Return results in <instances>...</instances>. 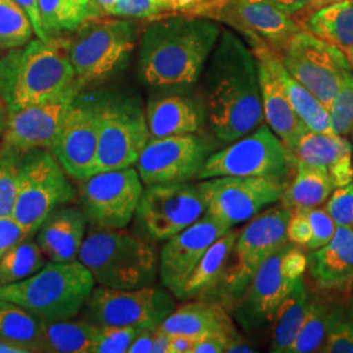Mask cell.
I'll list each match as a JSON object with an SVG mask.
<instances>
[{"label": "cell", "mask_w": 353, "mask_h": 353, "mask_svg": "<svg viewBox=\"0 0 353 353\" xmlns=\"http://www.w3.org/2000/svg\"><path fill=\"white\" fill-rule=\"evenodd\" d=\"M199 80V101L219 141L229 144L263 123L256 61L237 33L221 29Z\"/></svg>", "instance_id": "cell-1"}, {"label": "cell", "mask_w": 353, "mask_h": 353, "mask_svg": "<svg viewBox=\"0 0 353 353\" xmlns=\"http://www.w3.org/2000/svg\"><path fill=\"white\" fill-rule=\"evenodd\" d=\"M220 33L214 19L202 16L153 19L140 38V80L151 88L188 90L199 81Z\"/></svg>", "instance_id": "cell-2"}, {"label": "cell", "mask_w": 353, "mask_h": 353, "mask_svg": "<svg viewBox=\"0 0 353 353\" xmlns=\"http://www.w3.org/2000/svg\"><path fill=\"white\" fill-rule=\"evenodd\" d=\"M72 89L80 87L64 37L30 39L0 58V96L8 112L55 100Z\"/></svg>", "instance_id": "cell-3"}, {"label": "cell", "mask_w": 353, "mask_h": 353, "mask_svg": "<svg viewBox=\"0 0 353 353\" xmlns=\"http://www.w3.org/2000/svg\"><path fill=\"white\" fill-rule=\"evenodd\" d=\"M77 259L101 287L137 290L153 285L159 275L154 245L125 229L92 227Z\"/></svg>", "instance_id": "cell-4"}, {"label": "cell", "mask_w": 353, "mask_h": 353, "mask_svg": "<svg viewBox=\"0 0 353 353\" xmlns=\"http://www.w3.org/2000/svg\"><path fill=\"white\" fill-rule=\"evenodd\" d=\"M94 284L79 259L49 262L32 276L0 287V300L17 303L42 321L70 319L85 307Z\"/></svg>", "instance_id": "cell-5"}, {"label": "cell", "mask_w": 353, "mask_h": 353, "mask_svg": "<svg viewBox=\"0 0 353 353\" xmlns=\"http://www.w3.org/2000/svg\"><path fill=\"white\" fill-rule=\"evenodd\" d=\"M138 24L132 19H93L64 37L76 84L84 89L119 74L135 49Z\"/></svg>", "instance_id": "cell-6"}, {"label": "cell", "mask_w": 353, "mask_h": 353, "mask_svg": "<svg viewBox=\"0 0 353 353\" xmlns=\"http://www.w3.org/2000/svg\"><path fill=\"white\" fill-rule=\"evenodd\" d=\"M296 168L294 153L270 127L262 123L245 137L229 143L225 148L212 152L196 179L223 176H261L288 185Z\"/></svg>", "instance_id": "cell-7"}, {"label": "cell", "mask_w": 353, "mask_h": 353, "mask_svg": "<svg viewBox=\"0 0 353 353\" xmlns=\"http://www.w3.org/2000/svg\"><path fill=\"white\" fill-rule=\"evenodd\" d=\"M292 210L281 203L265 208L249 220L239 236L228 259L227 268L217 288L223 301L233 305L248 290L254 274L265 259L281 249L287 240V224Z\"/></svg>", "instance_id": "cell-8"}, {"label": "cell", "mask_w": 353, "mask_h": 353, "mask_svg": "<svg viewBox=\"0 0 353 353\" xmlns=\"http://www.w3.org/2000/svg\"><path fill=\"white\" fill-rule=\"evenodd\" d=\"M75 196L68 174L49 150H32L21 154L12 217L28 237L37 232L55 208L72 202Z\"/></svg>", "instance_id": "cell-9"}, {"label": "cell", "mask_w": 353, "mask_h": 353, "mask_svg": "<svg viewBox=\"0 0 353 353\" xmlns=\"http://www.w3.org/2000/svg\"><path fill=\"white\" fill-rule=\"evenodd\" d=\"M306 265L305 250L290 242L270 255L254 274L243 296L232 305L241 327L254 331L272 323L280 303L297 279L305 275Z\"/></svg>", "instance_id": "cell-10"}, {"label": "cell", "mask_w": 353, "mask_h": 353, "mask_svg": "<svg viewBox=\"0 0 353 353\" xmlns=\"http://www.w3.org/2000/svg\"><path fill=\"white\" fill-rule=\"evenodd\" d=\"M145 112L125 94H101L96 173L137 164L150 140Z\"/></svg>", "instance_id": "cell-11"}, {"label": "cell", "mask_w": 353, "mask_h": 353, "mask_svg": "<svg viewBox=\"0 0 353 353\" xmlns=\"http://www.w3.org/2000/svg\"><path fill=\"white\" fill-rule=\"evenodd\" d=\"M205 214L198 183L176 182L145 186L134 214L137 234L165 242Z\"/></svg>", "instance_id": "cell-12"}, {"label": "cell", "mask_w": 353, "mask_h": 353, "mask_svg": "<svg viewBox=\"0 0 353 353\" xmlns=\"http://www.w3.org/2000/svg\"><path fill=\"white\" fill-rule=\"evenodd\" d=\"M87 319L99 327L157 328L176 309L168 290L143 287L114 290L94 287L85 305Z\"/></svg>", "instance_id": "cell-13"}, {"label": "cell", "mask_w": 353, "mask_h": 353, "mask_svg": "<svg viewBox=\"0 0 353 353\" xmlns=\"http://www.w3.org/2000/svg\"><path fill=\"white\" fill-rule=\"evenodd\" d=\"M279 55L290 75L326 108L335 99L343 80L352 72L343 50L303 29L290 38Z\"/></svg>", "instance_id": "cell-14"}, {"label": "cell", "mask_w": 353, "mask_h": 353, "mask_svg": "<svg viewBox=\"0 0 353 353\" xmlns=\"http://www.w3.org/2000/svg\"><path fill=\"white\" fill-rule=\"evenodd\" d=\"M143 190L132 166L99 172L81 181L80 207L92 227L125 229L134 219Z\"/></svg>", "instance_id": "cell-15"}, {"label": "cell", "mask_w": 353, "mask_h": 353, "mask_svg": "<svg viewBox=\"0 0 353 353\" xmlns=\"http://www.w3.org/2000/svg\"><path fill=\"white\" fill-rule=\"evenodd\" d=\"M287 186L261 176H214L198 182L205 214L229 228L252 220L278 203Z\"/></svg>", "instance_id": "cell-16"}, {"label": "cell", "mask_w": 353, "mask_h": 353, "mask_svg": "<svg viewBox=\"0 0 353 353\" xmlns=\"http://www.w3.org/2000/svg\"><path fill=\"white\" fill-rule=\"evenodd\" d=\"M101 93H79L49 151L68 176L83 181L96 173Z\"/></svg>", "instance_id": "cell-17"}, {"label": "cell", "mask_w": 353, "mask_h": 353, "mask_svg": "<svg viewBox=\"0 0 353 353\" xmlns=\"http://www.w3.org/2000/svg\"><path fill=\"white\" fill-rule=\"evenodd\" d=\"M210 140L198 134L150 138L135 164L144 186L196 179L212 153Z\"/></svg>", "instance_id": "cell-18"}, {"label": "cell", "mask_w": 353, "mask_h": 353, "mask_svg": "<svg viewBox=\"0 0 353 353\" xmlns=\"http://www.w3.org/2000/svg\"><path fill=\"white\" fill-rule=\"evenodd\" d=\"M230 229L205 214L190 227L165 241L159 254V278L165 290L178 299L186 279L203 254Z\"/></svg>", "instance_id": "cell-19"}, {"label": "cell", "mask_w": 353, "mask_h": 353, "mask_svg": "<svg viewBox=\"0 0 353 353\" xmlns=\"http://www.w3.org/2000/svg\"><path fill=\"white\" fill-rule=\"evenodd\" d=\"M80 92V89H72L55 100L8 112L0 147L20 153L32 150H50Z\"/></svg>", "instance_id": "cell-20"}, {"label": "cell", "mask_w": 353, "mask_h": 353, "mask_svg": "<svg viewBox=\"0 0 353 353\" xmlns=\"http://www.w3.org/2000/svg\"><path fill=\"white\" fill-rule=\"evenodd\" d=\"M242 37L258 38L280 54L301 26L271 0H225L217 13Z\"/></svg>", "instance_id": "cell-21"}, {"label": "cell", "mask_w": 353, "mask_h": 353, "mask_svg": "<svg viewBox=\"0 0 353 353\" xmlns=\"http://www.w3.org/2000/svg\"><path fill=\"white\" fill-rule=\"evenodd\" d=\"M309 292L348 297L353 287V228L336 227L325 246L306 254Z\"/></svg>", "instance_id": "cell-22"}, {"label": "cell", "mask_w": 353, "mask_h": 353, "mask_svg": "<svg viewBox=\"0 0 353 353\" xmlns=\"http://www.w3.org/2000/svg\"><path fill=\"white\" fill-rule=\"evenodd\" d=\"M150 99L145 121L151 138L198 134L205 122L199 99L186 94V90L168 89Z\"/></svg>", "instance_id": "cell-23"}, {"label": "cell", "mask_w": 353, "mask_h": 353, "mask_svg": "<svg viewBox=\"0 0 353 353\" xmlns=\"http://www.w3.org/2000/svg\"><path fill=\"white\" fill-rule=\"evenodd\" d=\"M293 153L297 163L325 172L335 188L353 182V144L345 137L307 130Z\"/></svg>", "instance_id": "cell-24"}, {"label": "cell", "mask_w": 353, "mask_h": 353, "mask_svg": "<svg viewBox=\"0 0 353 353\" xmlns=\"http://www.w3.org/2000/svg\"><path fill=\"white\" fill-rule=\"evenodd\" d=\"M88 224L81 207L63 204L55 208L38 228V246L49 262L77 261Z\"/></svg>", "instance_id": "cell-25"}, {"label": "cell", "mask_w": 353, "mask_h": 353, "mask_svg": "<svg viewBox=\"0 0 353 353\" xmlns=\"http://www.w3.org/2000/svg\"><path fill=\"white\" fill-rule=\"evenodd\" d=\"M256 61L267 65L284 89L297 115L310 131L332 132L330 128L327 108L316 96L290 75L276 51L258 38L245 39Z\"/></svg>", "instance_id": "cell-26"}, {"label": "cell", "mask_w": 353, "mask_h": 353, "mask_svg": "<svg viewBox=\"0 0 353 353\" xmlns=\"http://www.w3.org/2000/svg\"><path fill=\"white\" fill-rule=\"evenodd\" d=\"M256 67L265 125L293 152L300 138L309 128L297 115L284 89L267 65L256 61Z\"/></svg>", "instance_id": "cell-27"}, {"label": "cell", "mask_w": 353, "mask_h": 353, "mask_svg": "<svg viewBox=\"0 0 353 353\" xmlns=\"http://www.w3.org/2000/svg\"><path fill=\"white\" fill-rule=\"evenodd\" d=\"M159 327L169 335H186L195 339L214 332H237L223 303L204 300L176 306Z\"/></svg>", "instance_id": "cell-28"}, {"label": "cell", "mask_w": 353, "mask_h": 353, "mask_svg": "<svg viewBox=\"0 0 353 353\" xmlns=\"http://www.w3.org/2000/svg\"><path fill=\"white\" fill-rule=\"evenodd\" d=\"M237 236L239 232L232 228L207 249L198 265L191 271L189 278L186 279L178 297L179 300L190 301L202 299L203 294H207L219 287Z\"/></svg>", "instance_id": "cell-29"}, {"label": "cell", "mask_w": 353, "mask_h": 353, "mask_svg": "<svg viewBox=\"0 0 353 353\" xmlns=\"http://www.w3.org/2000/svg\"><path fill=\"white\" fill-rule=\"evenodd\" d=\"M42 29L48 38L65 37L105 13L94 0H37Z\"/></svg>", "instance_id": "cell-30"}, {"label": "cell", "mask_w": 353, "mask_h": 353, "mask_svg": "<svg viewBox=\"0 0 353 353\" xmlns=\"http://www.w3.org/2000/svg\"><path fill=\"white\" fill-rule=\"evenodd\" d=\"M310 292L305 279H297L287 297L280 303L272 321V353H290L292 344L303 326L307 313Z\"/></svg>", "instance_id": "cell-31"}, {"label": "cell", "mask_w": 353, "mask_h": 353, "mask_svg": "<svg viewBox=\"0 0 353 353\" xmlns=\"http://www.w3.org/2000/svg\"><path fill=\"white\" fill-rule=\"evenodd\" d=\"M306 32L345 50L353 48V0L331 3L303 19Z\"/></svg>", "instance_id": "cell-32"}, {"label": "cell", "mask_w": 353, "mask_h": 353, "mask_svg": "<svg viewBox=\"0 0 353 353\" xmlns=\"http://www.w3.org/2000/svg\"><path fill=\"white\" fill-rule=\"evenodd\" d=\"M99 331L88 319L43 321L42 352L92 353Z\"/></svg>", "instance_id": "cell-33"}, {"label": "cell", "mask_w": 353, "mask_h": 353, "mask_svg": "<svg viewBox=\"0 0 353 353\" xmlns=\"http://www.w3.org/2000/svg\"><path fill=\"white\" fill-rule=\"evenodd\" d=\"M347 297L322 292H310L307 313L290 353H319L335 309Z\"/></svg>", "instance_id": "cell-34"}, {"label": "cell", "mask_w": 353, "mask_h": 353, "mask_svg": "<svg viewBox=\"0 0 353 353\" xmlns=\"http://www.w3.org/2000/svg\"><path fill=\"white\" fill-rule=\"evenodd\" d=\"M43 321L17 303L0 300V341L24 353L42 352Z\"/></svg>", "instance_id": "cell-35"}, {"label": "cell", "mask_w": 353, "mask_h": 353, "mask_svg": "<svg viewBox=\"0 0 353 353\" xmlns=\"http://www.w3.org/2000/svg\"><path fill=\"white\" fill-rule=\"evenodd\" d=\"M334 189V183L325 172L297 163L296 172L283 191L280 203L290 210L316 208L326 203Z\"/></svg>", "instance_id": "cell-36"}, {"label": "cell", "mask_w": 353, "mask_h": 353, "mask_svg": "<svg viewBox=\"0 0 353 353\" xmlns=\"http://www.w3.org/2000/svg\"><path fill=\"white\" fill-rule=\"evenodd\" d=\"M46 265V256L37 241L26 237L17 242L0 259V287L32 276Z\"/></svg>", "instance_id": "cell-37"}, {"label": "cell", "mask_w": 353, "mask_h": 353, "mask_svg": "<svg viewBox=\"0 0 353 353\" xmlns=\"http://www.w3.org/2000/svg\"><path fill=\"white\" fill-rule=\"evenodd\" d=\"M34 29L26 11L13 0H0V51L24 46Z\"/></svg>", "instance_id": "cell-38"}, {"label": "cell", "mask_w": 353, "mask_h": 353, "mask_svg": "<svg viewBox=\"0 0 353 353\" xmlns=\"http://www.w3.org/2000/svg\"><path fill=\"white\" fill-rule=\"evenodd\" d=\"M20 152L0 147V217L12 216L19 188Z\"/></svg>", "instance_id": "cell-39"}, {"label": "cell", "mask_w": 353, "mask_h": 353, "mask_svg": "<svg viewBox=\"0 0 353 353\" xmlns=\"http://www.w3.org/2000/svg\"><path fill=\"white\" fill-rule=\"evenodd\" d=\"M327 110L331 131L341 137L350 135L353 125V72L343 80Z\"/></svg>", "instance_id": "cell-40"}, {"label": "cell", "mask_w": 353, "mask_h": 353, "mask_svg": "<svg viewBox=\"0 0 353 353\" xmlns=\"http://www.w3.org/2000/svg\"><path fill=\"white\" fill-rule=\"evenodd\" d=\"M347 299L338 303L319 353H353V325L345 310Z\"/></svg>", "instance_id": "cell-41"}, {"label": "cell", "mask_w": 353, "mask_h": 353, "mask_svg": "<svg viewBox=\"0 0 353 353\" xmlns=\"http://www.w3.org/2000/svg\"><path fill=\"white\" fill-rule=\"evenodd\" d=\"M141 328L100 327L92 353H126Z\"/></svg>", "instance_id": "cell-42"}, {"label": "cell", "mask_w": 353, "mask_h": 353, "mask_svg": "<svg viewBox=\"0 0 353 353\" xmlns=\"http://www.w3.org/2000/svg\"><path fill=\"white\" fill-rule=\"evenodd\" d=\"M336 227L353 228V182L335 188L323 207Z\"/></svg>", "instance_id": "cell-43"}, {"label": "cell", "mask_w": 353, "mask_h": 353, "mask_svg": "<svg viewBox=\"0 0 353 353\" xmlns=\"http://www.w3.org/2000/svg\"><path fill=\"white\" fill-rule=\"evenodd\" d=\"M305 211L312 228V239L303 248V250L305 252H313L325 246L334 237L336 224L331 219V216L326 212L325 208L316 207V208H307Z\"/></svg>", "instance_id": "cell-44"}, {"label": "cell", "mask_w": 353, "mask_h": 353, "mask_svg": "<svg viewBox=\"0 0 353 353\" xmlns=\"http://www.w3.org/2000/svg\"><path fill=\"white\" fill-rule=\"evenodd\" d=\"M109 16L122 19L164 17L161 0H117Z\"/></svg>", "instance_id": "cell-45"}, {"label": "cell", "mask_w": 353, "mask_h": 353, "mask_svg": "<svg viewBox=\"0 0 353 353\" xmlns=\"http://www.w3.org/2000/svg\"><path fill=\"white\" fill-rule=\"evenodd\" d=\"M312 239V228L309 224L306 211L303 208L292 210L287 224V240L293 245L305 248Z\"/></svg>", "instance_id": "cell-46"}, {"label": "cell", "mask_w": 353, "mask_h": 353, "mask_svg": "<svg viewBox=\"0 0 353 353\" xmlns=\"http://www.w3.org/2000/svg\"><path fill=\"white\" fill-rule=\"evenodd\" d=\"M26 237V230L20 227L12 216L0 217V259L13 245Z\"/></svg>", "instance_id": "cell-47"}, {"label": "cell", "mask_w": 353, "mask_h": 353, "mask_svg": "<svg viewBox=\"0 0 353 353\" xmlns=\"http://www.w3.org/2000/svg\"><path fill=\"white\" fill-rule=\"evenodd\" d=\"M239 335V332L228 334V332H214L205 335L196 341L192 353H223L227 352L228 345L230 341Z\"/></svg>", "instance_id": "cell-48"}, {"label": "cell", "mask_w": 353, "mask_h": 353, "mask_svg": "<svg viewBox=\"0 0 353 353\" xmlns=\"http://www.w3.org/2000/svg\"><path fill=\"white\" fill-rule=\"evenodd\" d=\"M13 1L17 3V4L26 11V14L29 16L36 36H37L38 38H41V39H49V38L46 37L45 32H43V29H42L39 11H38L37 0H13Z\"/></svg>", "instance_id": "cell-49"}, {"label": "cell", "mask_w": 353, "mask_h": 353, "mask_svg": "<svg viewBox=\"0 0 353 353\" xmlns=\"http://www.w3.org/2000/svg\"><path fill=\"white\" fill-rule=\"evenodd\" d=\"M154 330L156 328H141L131 343L128 353H151Z\"/></svg>", "instance_id": "cell-50"}, {"label": "cell", "mask_w": 353, "mask_h": 353, "mask_svg": "<svg viewBox=\"0 0 353 353\" xmlns=\"http://www.w3.org/2000/svg\"><path fill=\"white\" fill-rule=\"evenodd\" d=\"M196 341L186 335H170L169 353H192Z\"/></svg>", "instance_id": "cell-51"}, {"label": "cell", "mask_w": 353, "mask_h": 353, "mask_svg": "<svg viewBox=\"0 0 353 353\" xmlns=\"http://www.w3.org/2000/svg\"><path fill=\"white\" fill-rule=\"evenodd\" d=\"M271 1L283 12L294 16L303 11L312 0H271Z\"/></svg>", "instance_id": "cell-52"}, {"label": "cell", "mask_w": 353, "mask_h": 353, "mask_svg": "<svg viewBox=\"0 0 353 353\" xmlns=\"http://www.w3.org/2000/svg\"><path fill=\"white\" fill-rule=\"evenodd\" d=\"M170 335L166 334L161 328L157 327L153 331L151 353H169Z\"/></svg>", "instance_id": "cell-53"}, {"label": "cell", "mask_w": 353, "mask_h": 353, "mask_svg": "<svg viewBox=\"0 0 353 353\" xmlns=\"http://www.w3.org/2000/svg\"><path fill=\"white\" fill-rule=\"evenodd\" d=\"M336 1H343V0H312V1L309 3V6H307L303 11H301L299 14H296L297 19H294V20L297 21V20L301 19V17H303V20L306 16H309L310 13L314 12L318 8H321V7H323V6H327V4H331V3H336Z\"/></svg>", "instance_id": "cell-54"}, {"label": "cell", "mask_w": 353, "mask_h": 353, "mask_svg": "<svg viewBox=\"0 0 353 353\" xmlns=\"http://www.w3.org/2000/svg\"><path fill=\"white\" fill-rule=\"evenodd\" d=\"M7 121H8V108L3 100V97L0 96V143H1L4 131H6Z\"/></svg>", "instance_id": "cell-55"}, {"label": "cell", "mask_w": 353, "mask_h": 353, "mask_svg": "<svg viewBox=\"0 0 353 353\" xmlns=\"http://www.w3.org/2000/svg\"><path fill=\"white\" fill-rule=\"evenodd\" d=\"M94 1L101 7L105 14H109L114 7V4L117 3V0H94Z\"/></svg>", "instance_id": "cell-56"}, {"label": "cell", "mask_w": 353, "mask_h": 353, "mask_svg": "<svg viewBox=\"0 0 353 353\" xmlns=\"http://www.w3.org/2000/svg\"><path fill=\"white\" fill-rule=\"evenodd\" d=\"M0 353H24L20 348L13 347L6 341H0Z\"/></svg>", "instance_id": "cell-57"}, {"label": "cell", "mask_w": 353, "mask_h": 353, "mask_svg": "<svg viewBox=\"0 0 353 353\" xmlns=\"http://www.w3.org/2000/svg\"><path fill=\"white\" fill-rule=\"evenodd\" d=\"M345 310H347V316L350 318L351 323L353 325V287L348 297H347V303H345Z\"/></svg>", "instance_id": "cell-58"}, {"label": "cell", "mask_w": 353, "mask_h": 353, "mask_svg": "<svg viewBox=\"0 0 353 353\" xmlns=\"http://www.w3.org/2000/svg\"><path fill=\"white\" fill-rule=\"evenodd\" d=\"M343 52L345 54V57H347V61H348V63H350V65H351V70H352L353 72V48L345 49V50H343Z\"/></svg>", "instance_id": "cell-59"}, {"label": "cell", "mask_w": 353, "mask_h": 353, "mask_svg": "<svg viewBox=\"0 0 353 353\" xmlns=\"http://www.w3.org/2000/svg\"><path fill=\"white\" fill-rule=\"evenodd\" d=\"M351 134H352V140H353V125H352V128H351Z\"/></svg>", "instance_id": "cell-60"}, {"label": "cell", "mask_w": 353, "mask_h": 353, "mask_svg": "<svg viewBox=\"0 0 353 353\" xmlns=\"http://www.w3.org/2000/svg\"><path fill=\"white\" fill-rule=\"evenodd\" d=\"M352 165H353V156H352Z\"/></svg>", "instance_id": "cell-61"}]
</instances>
